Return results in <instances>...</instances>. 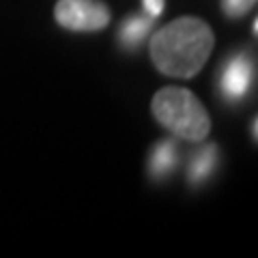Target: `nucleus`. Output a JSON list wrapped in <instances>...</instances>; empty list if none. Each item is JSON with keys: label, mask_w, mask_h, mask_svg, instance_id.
Masks as SVG:
<instances>
[{"label": "nucleus", "mask_w": 258, "mask_h": 258, "mask_svg": "<svg viewBox=\"0 0 258 258\" xmlns=\"http://www.w3.org/2000/svg\"><path fill=\"white\" fill-rule=\"evenodd\" d=\"M176 164V149L172 142H159L157 149L151 155V172L155 176H161L170 172Z\"/></svg>", "instance_id": "nucleus-5"}, {"label": "nucleus", "mask_w": 258, "mask_h": 258, "mask_svg": "<svg viewBox=\"0 0 258 258\" xmlns=\"http://www.w3.org/2000/svg\"><path fill=\"white\" fill-rule=\"evenodd\" d=\"M164 5H166V0H144V9H147V13L151 15V18H157V15H161V11H164Z\"/></svg>", "instance_id": "nucleus-9"}, {"label": "nucleus", "mask_w": 258, "mask_h": 258, "mask_svg": "<svg viewBox=\"0 0 258 258\" xmlns=\"http://www.w3.org/2000/svg\"><path fill=\"white\" fill-rule=\"evenodd\" d=\"M151 30V22L144 18H132L123 24V30H120V39L127 45H138L144 37L149 35Z\"/></svg>", "instance_id": "nucleus-7"}, {"label": "nucleus", "mask_w": 258, "mask_h": 258, "mask_svg": "<svg viewBox=\"0 0 258 258\" xmlns=\"http://www.w3.org/2000/svg\"><path fill=\"white\" fill-rule=\"evenodd\" d=\"M110 9L101 0H58L54 20L58 26L76 32H99L110 24Z\"/></svg>", "instance_id": "nucleus-3"}, {"label": "nucleus", "mask_w": 258, "mask_h": 258, "mask_svg": "<svg viewBox=\"0 0 258 258\" xmlns=\"http://www.w3.org/2000/svg\"><path fill=\"white\" fill-rule=\"evenodd\" d=\"M215 168V144H209V147L200 149L194 157L191 164V181H203L205 176H209Z\"/></svg>", "instance_id": "nucleus-6"}, {"label": "nucleus", "mask_w": 258, "mask_h": 258, "mask_svg": "<svg viewBox=\"0 0 258 258\" xmlns=\"http://www.w3.org/2000/svg\"><path fill=\"white\" fill-rule=\"evenodd\" d=\"M252 76H254V67L252 60L247 56H237L226 64L224 74H222V91L224 95L239 99L247 93L249 84H252Z\"/></svg>", "instance_id": "nucleus-4"}, {"label": "nucleus", "mask_w": 258, "mask_h": 258, "mask_svg": "<svg viewBox=\"0 0 258 258\" xmlns=\"http://www.w3.org/2000/svg\"><path fill=\"white\" fill-rule=\"evenodd\" d=\"M256 0H222V11L226 13V18H243L254 9Z\"/></svg>", "instance_id": "nucleus-8"}, {"label": "nucleus", "mask_w": 258, "mask_h": 258, "mask_svg": "<svg viewBox=\"0 0 258 258\" xmlns=\"http://www.w3.org/2000/svg\"><path fill=\"white\" fill-rule=\"evenodd\" d=\"M151 112L157 123L187 142H203L211 132V116L187 88L166 86L153 95Z\"/></svg>", "instance_id": "nucleus-2"}, {"label": "nucleus", "mask_w": 258, "mask_h": 258, "mask_svg": "<svg viewBox=\"0 0 258 258\" xmlns=\"http://www.w3.org/2000/svg\"><path fill=\"white\" fill-rule=\"evenodd\" d=\"M215 35L211 26L194 15L172 20L151 37L149 54L159 74L189 80L203 71L213 52Z\"/></svg>", "instance_id": "nucleus-1"}]
</instances>
